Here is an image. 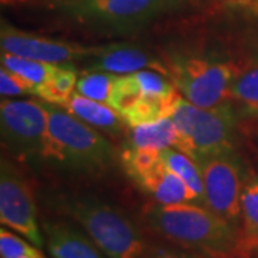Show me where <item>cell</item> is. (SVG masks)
Segmentation results:
<instances>
[{
	"instance_id": "cell-25",
	"label": "cell",
	"mask_w": 258,
	"mask_h": 258,
	"mask_svg": "<svg viewBox=\"0 0 258 258\" xmlns=\"http://www.w3.org/2000/svg\"><path fill=\"white\" fill-rule=\"evenodd\" d=\"M142 258H208L195 252L191 249L185 248H148V251L142 255Z\"/></svg>"
},
{
	"instance_id": "cell-9",
	"label": "cell",
	"mask_w": 258,
	"mask_h": 258,
	"mask_svg": "<svg viewBox=\"0 0 258 258\" xmlns=\"http://www.w3.org/2000/svg\"><path fill=\"white\" fill-rule=\"evenodd\" d=\"M68 16L95 28L132 30L161 13V0H62Z\"/></svg>"
},
{
	"instance_id": "cell-28",
	"label": "cell",
	"mask_w": 258,
	"mask_h": 258,
	"mask_svg": "<svg viewBox=\"0 0 258 258\" xmlns=\"http://www.w3.org/2000/svg\"><path fill=\"white\" fill-rule=\"evenodd\" d=\"M248 6L251 8V9L254 10L255 13H258V0H255V2H249Z\"/></svg>"
},
{
	"instance_id": "cell-27",
	"label": "cell",
	"mask_w": 258,
	"mask_h": 258,
	"mask_svg": "<svg viewBox=\"0 0 258 258\" xmlns=\"http://www.w3.org/2000/svg\"><path fill=\"white\" fill-rule=\"evenodd\" d=\"M20 258H45L42 254H40V251L37 249L35 252H32V254H28V255H23V257Z\"/></svg>"
},
{
	"instance_id": "cell-13",
	"label": "cell",
	"mask_w": 258,
	"mask_h": 258,
	"mask_svg": "<svg viewBox=\"0 0 258 258\" xmlns=\"http://www.w3.org/2000/svg\"><path fill=\"white\" fill-rule=\"evenodd\" d=\"M45 245L53 258H108L88 234L63 221H43Z\"/></svg>"
},
{
	"instance_id": "cell-1",
	"label": "cell",
	"mask_w": 258,
	"mask_h": 258,
	"mask_svg": "<svg viewBox=\"0 0 258 258\" xmlns=\"http://www.w3.org/2000/svg\"><path fill=\"white\" fill-rule=\"evenodd\" d=\"M147 228L185 249L205 257L238 258L240 227L205 205L195 203L148 204L142 210Z\"/></svg>"
},
{
	"instance_id": "cell-12",
	"label": "cell",
	"mask_w": 258,
	"mask_h": 258,
	"mask_svg": "<svg viewBox=\"0 0 258 258\" xmlns=\"http://www.w3.org/2000/svg\"><path fill=\"white\" fill-rule=\"evenodd\" d=\"M83 71L109 72L115 75H131L152 69L166 75L165 64L147 52L144 47L132 43H108L98 45L93 55L82 62ZM168 76V75H166Z\"/></svg>"
},
{
	"instance_id": "cell-29",
	"label": "cell",
	"mask_w": 258,
	"mask_h": 258,
	"mask_svg": "<svg viewBox=\"0 0 258 258\" xmlns=\"http://www.w3.org/2000/svg\"><path fill=\"white\" fill-rule=\"evenodd\" d=\"M218 258H235V257H218Z\"/></svg>"
},
{
	"instance_id": "cell-6",
	"label": "cell",
	"mask_w": 258,
	"mask_h": 258,
	"mask_svg": "<svg viewBox=\"0 0 258 258\" xmlns=\"http://www.w3.org/2000/svg\"><path fill=\"white\" fill-rule=\"evenodd\" d=\"M204 184V205L240 227L241 194L245 174L234 149L197 161Z\"/></svg>"
},
{
	"instance_id": "cell-8",
	"label": "cell",
	"mask_w": 258,
	"mask_h": 258,
	"mask_svg": "<svg viewBox=\"0 0 258 258\" xmlns=\"http://www.w3.org/2000/svg\"><path fill=\"white\" fill-rule=\"evenodd\" d=\"M2 145L20 159L43 157L47 131L45 103L3 99L0 103Z\"/></svg>"
},
{
	"instance_id": "cell-10",
	"label": "cell",
	"mask_w": 258,
	"mask_h": 258,
	"mask_svg": "<svg viewBox=\"0 0 258 258\" xmlns=\"http://www.w3.org/2000/svg\"><path fill=\"white\" fill-rule=\"evenodd\" d=\"M0 221L37 248L45 245L32 189L23 174L5 157L0 165Z\"/></svg>"
},
{
	"instance_id": "cell-11",
	"label": "cell",
	"mask_w": 258,
	"mask_h": 258,
	"mask_svg": "<svg viewBox=\"0 0 258 258\" xmlns=\"http://www.w3.org/2000/svg\"><path fill=\"white\" fill-rule=\"evenodd\" d=\"M0 47L13 55L43 60L49 63L83 62L91 57L96 46L57 40L15 28L8 20L0 23Z\"/></svg>"
},
{
	"instance_id": "cell-20",
	"label": "cell",
	"mask_w": 258,
	"mask_h": 258,
	"mask_svg": "<svg viewBox=\"0 0 258 258\" xmlns=\"http://www.w3.org/2000/svg\"><path fill=\"white\" fill-rule=\"evenodd\" d=\"M0 63L8 71L23 78L29 83H32L36 88V95L37 89L47 82V79L55 72L57 64H59L13 55L9 52H5V50H2V53H0Z\"/></svg>"
},
{
	"instance_id": "cell-15",
	"label": "cell",
	"mask_w": 258,
	"mask_h": 258,
	"mask_svg": "<svg viewBox=\"0 0 258 258\" xmlns=\"http://www.w3.org/2000/svg\"><path fill=\"white\" fill-rule=\"evenodd\" d=\"M258 255V175L245 176L241 194V221L238 258Z\"/></svg>"
},
{
	"instance_id": "cell-24",
	"label": "cell",
	"mask_w": 258,
	"mask_h": 258,
	"mask_svg": "<svg viewBox=\"0 0 258 258\" xmlns=\"http://www.w3.org/2000/svg\"><path fill=\"white\" fill-rule=\"evenodd\" d=\"M37 251L36 245L18 237L5 227L0 228V258H20Z\"/></svg>"
},
{
	"instance_id": "cell-19",
	"label": "cell",
	"mask_w": 258,
	"mask_h": 258,
	"mask_svg": "<svg viewBox=\"0 0 258 258\" xmlns=\"http://www.w3.org/2000/svg\"><path fill=\"white\" fill-rule=\"evenodd\" d=\"M159 155L164 161V164L174 174L179 176L185 184L188 185V188L195 194V197L198 198V203L204 205L203 176H201L198 164L189 155H186L185 152L174 147L161 149Z\"/></svg>"
},
{
	"instance_id": "cell-18",
	"label": "cell",
	"mask_w": 258,
	"mask_h": 258,
	"mask_svg": "<svg viewBox=\"0 0 258 258\" xmlns=\"http://www.w3.org/2000/svg\"><path fill=\"white\" fill-rule=\"evenodd\" d=\"M79 75L72 63H59L45 85L37 89L39 98L47 103L63 108L76 92Z\"/></svg>"
},
{
	"instance_id": "cell-14",
	"label": "cell",
	"mask_w": 258,
	"mask_h": 258,
	"mask_svg": "<svg viewBox=\"0 0 258 258\" xmlns=\"http://www.w3.org/2000/svg\"><path fill=\"white\" fill-rule=\"evenodd\" d=\"M64 111L72 113L78 119L93 128H99L111 135H119L126 128L128 123L122 118V115L115 111L112 106L93 101L81 93L75 92L72 98L63 106Z\"/></svg>"
},
{
	"instance_id": "cell-30",
	"label": "cell",
	"mask_w": 258,
	"mask_h": 258,
	"mask_svg": "<svg viewBox=\"0 0 258 258\" xmlns=\"http://www.w3.org/2000/svg\"><path fill=\"white\" fill-rule=\"evenodd\" d=\"M254 258H258V255H257V257H254Z\"/></svg>"
},
{
	"instance_id": "cell-23",
	"label": "cell",
	"mask_w": 258,
	"mask_h": 258,
	"mask_svg": "<svg viewBox=\"0 0 258 258\" xmlns=\"http://www.w3.org/2000/svg\"><path fill=\"white\" fill-rule=\"evenodd\" d=\"M0 93L3 99H9L23 95H36V88L20 78L16 74L8 71L6 68H0Z\"/></svg>"
},
{
	"instance_id": "cell-7",
	"label": "cell",
	"mask_w": 258,
	"mask_h": 258,
	"mask_svg": "<svg viewBox=\"0 0 258 258\" xmlns=\"http://www.w3.org/2000/svg\"><path fill=\"white\" fill-rule=\"evenodd\" d=\"M120 164L129 178L155 203L200 204L188 185L164 164L159 151L128 145L120 154Z\"/></svg>"
},
{
	"instance_id": "cell-21",
	"label": "cell",
	"mask_w": 258,
	"mask_h": 258,
	"mask_svg": "<svg viewBox=\"0 0 258 258\" xmlns=\"http://www.w3.org/2000/svg\"><path fill=\"white\" fill-rule=\"evenodd\" d=\"M119 76L120 75L101 72V71H92V72L83 71V74L78 79L76 92L89 99L109 105L113 86Z\"/></svg>"
},
{
	"instance_id": "cell-16",
	"label": "cell",
	"mask_w": 258,
	"mask_h": 258,
	"mask_svg": "<svg viewBox=\"0 0 258 258\" xmlns=\"http://www.w3.org/2000/svg\"><path fill=\"white\" fill-rule=\"evenodd\" d=\"M128 138L129 147L161 151L165 148L175 147L178 129L172 118H164L157 122L129 128Z\"/></svg>"
},
{
	"instance_id": "cell-22",
	"label": "cell",
	"mask_w": 258,
	"mask_h": 258,
	"mask_svg": "<svg viewBox=\"0 0 258 258\" xmlns=\"http://www.w3.org/2000/svg\"><path fill=\"white\" fill-rule=\"evenodd\" d=\"M230 98L251 112H258V66L237 76L231 86Z\"/></svg>"
},
{
	"instance_id": "cell-3",
	"label": "cell",
	"mask_w": 258,
	"mask_h": 258,
	"mask_svg": "<svg viewBox=\"0 0 258 258\" xmlns=\"http://www.w3.org/2000/svg\"><path fill=\"white\" fill-rule=\"evenodd\" d=\"M66 211L108 258H142L149 248L142 231L125 212L95 195L68 198Z\"/></svg>"
},
{
	"instance_id": "cell-4",
	"label": "cell",
	"mask_w": 258,
	"mask_h": 258,
	"mask_svg": "<svg viewBox=\"0 0 258 258\" xmlns=\"http://www.w3.org/2000/svg\"><path fill=\"white\" fill-rule=\"evenodd\" d=\"M169 118L178 129V141L174 148L189 155L195 162L234 149L235 112L228 102L212 108H201L179 96Z\"/></svg>"
},
{
	"instance_id": "cell-5",
	"label": "cell",
	"mask_w": 258,
	"mask_h": 258,
	"mask_svg": "<svg viewBox=\"0 0 258 258\" xmlns=\"http://www.w3.org/2000/svg\"><path fill=\"white\" fill-rule=\"evenodd\" d=\"M165 68L179 95L201 108L227 102L231 86L237 79L232 64L203 56H174Z\"/></svg>"
},
{
	"instance_id": "cell-2",
	"label": "cell",
	"mask_w": 258,
	"mask_h": 258,
	"mask_svg": "<svg viewBox=\"0 0 258 258\" xmlns=\"http://www.w3.org/2000/svg\"><path fill=\"white\" fill-rule=\"evenodd\" d=\"M45 108L47 131L43 158L75 172L99 174L111 169L116 154L108 139L60 106L45 102Z\"/></svg>"
},
{
	"instance_id": "cell-26",
	"label": "cell",
	"mask_w": 258,
	"mask_h": 258,
	"mask_svg": "<svg viewBox=\"0 0 258 258\" xmlns=\"http://www.w3.org/2000/svg\"><path fill=\"white\" fill-rule=\"evenodd\" d=\"M188 0H161V13L181 8Z\"/></svg>"
},
{
	"instance_id": "cell-17",
	"label": "cell",
	"mask_w": 258,
	"mask_h": 258,
	"mask_svg": "<svg viewBox=\"0 0 258 258\" xmlns=\"http://www.w3.org/2000/svg\"><path fill=\"white\" fill-rule=\"evenodd\" d=\"M179 96V93L172 96L144 95L122 118L128 123L129 128L169 118Z\"/></svg>"
}]
</instances>
